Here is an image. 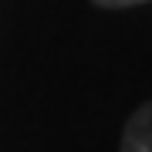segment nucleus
<instances>
[{
	"mask_svg": "<svg viewBox=\"0 0 152 152\" xmlns=\"http://www.w3.org/2000/svg\"><path fill=\"white\" fill-rule=\"evenodd\" d=\"M118 152H152V102L135 108V115L125 122Z\"/></svg>",
	"mask_w": 152,
	"mask_h": 152,
	"instance_id": "obj_1",
	"label": "nucleus"
},
{
	"mask_svg": "<svg viewBox=\"0 0 152 152\" xmlns=\"http://www.w3.org/2000/svg\"><path fill=\"white\" fill-rule=\"evenodd\" d=\"M98 7H135V4H149V0H95Z\"/></svg>",
	"mask_w": 152,
	"mask_h": 152,
	"instance_id": "obj_2",
	"label": "nucleus"
}]
</instances>
